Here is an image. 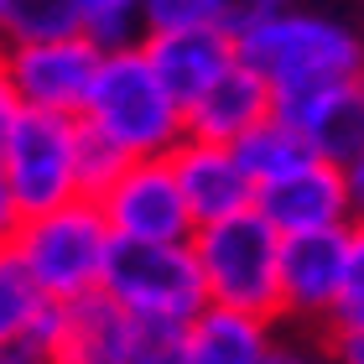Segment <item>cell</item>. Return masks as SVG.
Masks as SVG:
<instances>
[{"instance_id": "1", "label": "cell", "mask_w": 364, "mask_h": 364, "mask_svg": "<svg viewBox=\"0 0 364 364\" xmlns=\"http://www.w3.org/2000/svg\"><path fill=\"white\" fill-rule=\"evenodd\" d=\"M78 125L94 130L99 141H109L125 161H156L188 136L177 99L156 84L141 42L99 58L84 109H78Z\"/></svg>"}, {"instance_id": "6", "label": "cell", "mask_w": 364, "mask_h": 364, "mask_svg": "<svg viewBox=\"0 0 364 364\" xmlns=\"http://www.w3.org/2000/svg\"><path fill=\"white\" fill-rule=\"evenodd\" d=\"M73 141L78 120L68 114L21 109L0 146V188H6L16 219H37L47 208L73 203Z\"/></svg>"}, {"instance_id": "28", "label": "cell", "mask_w": 364, "mask_h": 364, "mask_svg": "<svg viewBox=\"0 0 364 364\" xmlns=\"http://www.w3.org/2000/svg\"><path fill=\"white\" fill-rule=\"evenodd\" d=\"M136 6H151V0H136Z\"/></svg>"}, {"instance_id": "20", "label": "cell", "mask_w": 364, "mask_h": 364, "mask_svg": "<svg viewBox=\"0 0 364 364\" xmlns=\"http://www.w3.org/2000/svg\"><path fill=\"white\" fill-rule=\"evenodd\" d=\"M73 11H78V37L94 42L99 53H120L146 37L136 0H73Z\"/></svg>"}, {"instance_id": "16", "label": "cell", "mask_w": 364, "mask_h": 364, "mask_svg": "<svg viewBox=\"0 0 364 364\" xmlns=\"http://www.w3.org/2000/svg\"><path fill=\"white\" fill-rule=\"evenodd\" d=\"M276 343V328L250 312L229 307H198L182 323V354L177 364H260Z\"/></svg>"}, {"instance_id": "14", "label": "cell", "mask_w": 364, "mask_h": 364, "mask_svg": "<svg viewBox=\"0 0 364 364\" xmlns=\"http://www.w3.org/2000/svg\"><path fill=\"white\" fill-rule=\"evenodd\" d=\"M130 318L105 291H84L73 302H58L53 333L42 343V364H125Z\"/></svg>"}, {"instance_id": "27", "label": "cell", "mask_w": 364, "mask_h": 364, "mask_svg": "<svg viewBox=\"0 0 364 364\" xmlns=\"http://www.w3.org/2000/svg\"><path fill=\"white\" fill-rule=\"evenodd\" d=\"M0 364H37V359L21 354V349H6V354H0Z\"/></svg>"}, {"instance_id": "4", "label": "cell", "mask_w": 364, "mask_h": 364, "mask_svg": "<svg viewBox=\"0 0 364 364\" xmlns=\"http://www.w3.org/2000/svg\"><path fill=\"white\" fill-rule=\"evenodd\" d=\"M193 260L198 281H203V302L229 307V312H250V318H281V291H276V250L281 240L250 213L203 224L193 229Z\"/></svg>"}, {"instance_id": "5", "label": "cell", "mask_w": 364, "mask_h": 364, "mask_svg": "<svg viewBox=\"0 0 364 364\" xmlns=\"http://www.w3.org/2000/svg\"><path fill=\"white\" fill-rule=\"evenodd\" d=\"M99 291L109 296L125 318H161V323H188L203 302L193 245H130L114 240L105 255Z\"/></svg>"}, {"instance_id": "8", "label": "cell", "mask_w": 364, "mask_h": 364, "mask_svg": "<svg viewBox=\"0 0 364 364\" xmlns=\"http://www.w3.org/2000/svg\"><path fill=\"white\" fill-rule=\"evenodd\" d=\"M354 276H364V235L359 224L328 235H296L276 250V291L281 318H328Z\"/></svg>"}, {"instance_id": "10", "label": "cell", "mask_w": 364, "mask_h": 364, "mask_svg": "<svg viewBox=\"0 0 364 364\" xmlns=\"http://www.w3.org/2000/svg\"><path fill=\"white\" fill-rule=\"evenodd\" d=\"M94 208L105 219L109 240H130V245H188L193 240V219L167 172V156L125 161V172L105 188V198Z\"/></svg>"}, {"instance_id": "24", "label": "cell", "mask_w": 364, "mask_h": 364, "mask_svg": "<svg viewBox=\"0 0 364 364\" xmlns=\"http://www.w3.org/2000/svg\"><path fill=\"white\" fill-rule=\"evenodd\" d=\"M260 364H328V354H312L307 343H271Z\"/></svg>"}, {"instance_id": "17", "label": "cell", "mask_w": 364, "mask_h": 364, "mask_svg": "<svg viewBox=\"0 0 364 364\" xmlns=\"http://www.w3.org/2000/svg\"><path fill=\"white\" fill-rule=\"evenodd\" d=\"M229 151H235L240 172L250 177L255 188H260V182L287 177L291 167H302V161H312V151L302 146V136H296V130H287V125L276 120V114H266L260 125H250L235 146H229Z\"/></svg>"}, {"instance_id": "26", "label": "cell", "mask_w": 364, "mask_h": 364, "mask_svg": "<svg viewBox=\"0 0 364 364\" xmlns=\"http://www.w3.org/2000/svg\"><path fill=\"white\" fill-rule=\"evenodd\" d=\"M16 224H21V219H16V208H11V198H6V188H0V250H6V245H11V235H16Z\"/></svg>"}, {"instance_id": "11", "label": "cell", "mask_w": 364, "mask_h": 364, "mask_svg": "<svg viewBox=\"0 0 364 364\" xmlns=\"http://www.w3.org/2000/svg\"><path fill=\"white\" fill-rule=\"evenodd\" d=\"M271 114L302 136L312 156L333 161V167H359V156H364V84L359 78L281 94V99H271Z\"/></svg>"}, {"instance_id": "25", "label": "cell", "mask_w": 364, "mask_h": 364, "mask_svg": "<svg viewBox=\"0 0 364 364\" xmlns=\"http://www.w3.org/2000/svg\"><path fill=\"white\" fill-rule=\"evenodd\" d=\"M16 114H21V105H16V89H11V78H6V68H0V146H6V136H11V125H16Z\"/></svg>"}, {"instance_id": "7", "label": "cell", "mask_w": 364, "mask_h": 364, "mask_svg": "<svg viewBox=\"0 0 364 364\" xmlns=\"http://www.w3.org/2000/svg\"><path fill=\"white\" fill-rule=\"evenodd\" d=\"M359 167H333V161L312 156L287 177L260 182L255 188V219L271 229L276 240L296 235H328V229H349L359 208Z\"/></svg>"}, {"instance_id": "22", "label": "cell", "mask_w": 364, "mask_h": 364, "mask_svg": "<svg viewBox=\"0 0 364 364\" xmlns=\"http://www.w3.org/2000/svg\"><path fill=\"white\" fill-rule=\"evenodd\" d=\"M177 354H182V323H161V318H130L125 364H177Z\"/></svg>"}, {"instance_id": "21", "label": "cell", "mask_w": 364, "mask_h": 364, "mask_svg": "<svg viewBox=\"0 0 364 364\" xmlns=\"http://www.w3.org/2000/svg\"><path fill=\"white\" fill-rule=\"evenodd\" d=\"M120 172H125V156L114 151L109 141H99L94 130L78 125V141H73V193L84 198V203H99L105 188H109Z\"/></svg>"}, {"instance_id": "23", "label": "cell", "mask_w": 364, "mask_h": 364, "mask_svg": "<svg viewBox=\"0 0 364 364\" xmlns=\"http://www.w3.org/2000/svg\"><path fill=\"white\" fill-rule=\"evenodd\" d=\"M198 11H203V26L224 31L229 42H240L250 26L271 21L276 11H287V0H198Z\"/></svg>"}, {"instance_id": "3", "label": "cell", "mask_w": 364, "mask_h": 364, "mask_svg": "<svg viewBox=\"0 0 364 364\" xmlns=\"http://www.w3.org/2000/svg\"><path fill=\"white\" fill-rule=\"evenodd\" d=\"M109 229L99 219V208L73 198L63 208H47L37 219H21L11 235V255L21 260V271L31 276L47 302H73L84 291H99L109 255Z\"/></svg>"}, {"instance_id": "18", "label": "cell", "mask_w": 364, "mask_h": 364, "mask_svg": "<svg viewBox=\"0 0 364 364\" xmlns=\"http://www.w3.org/2000/svg\"><path fill=\"white\" fill-rule=\"evenodd\" d=\"M42 307H47V296L31 287V276L21 271V260H16L11 245H6V250H0V354L26 349Z\"/></svg>"}, {"instance_id": "9", "label": "cell", "mask_w": 364, "mask_h": 364, "mask_svg": "<svg viewBox=\"0 0 364 364\" xmlns=\"http://www.w3.org/2000/svg\"><path fill=\"white\" fill-rule=\"evenodd\" d=\"M99 47L73 37H42V42H11L0 47V68H6L11 89H16V105L21 109H42V114H68L78 120L84 109V94L94 84V68H99Z\"/></svg>"}, {"instance_id": "12", "label": "cell", "mask_w": 364, "mask_h": 364, "mask_svg": "<svg viewBox=\"0 0 364 364\" xmlns=\"http://www.w3.org/2000/svg\"><path fill=\"white\" fill-rule=\"evenodd\" d=\"M167 172L177 182V193H182V208H188L193 229L235 219V213H250V203H255V182L240 172V161H235L229 146L182 136L167 151Z\"/></svg>"}, {"instance_id": "13", "label": "cell", "mask_w": 364, "mask_h": 364, "mask_svg": "<svg viewBox=\"0 0 364 364\" xmlns=\"http://www.w3.org/2000/svg\"><path fill=\"white\" fill-rule=\"evenodd\" d=\"M141 53L151 63L156 84L177 99V109H188L229 63H235V42L213 26H177V31H146Z\"/></svg>"}, {"instance_id": "2", "label": "cell", "mask_w": 364, "mask_h": 364, "mask_svg": "<svg viewBox=\"0 0 364 364\" xmlns=\"http://www.w3.org/2000/svg\"><path fill=\"white\" fill-rule=\"evenodd\" d=\"M235 58L266 84L271 99H281V94H302V89L359 78L364 47L343 21H333V16L276 11L271 21L250 26L235 42Z\"/></svg>"}, {"instance_id": "19", "label": "cell", "mask_w": 364, "mask_h": 364, "mask_svg": "<svg viewBox=\"0 0 364 364\" xmlns=\"http://www.w3.org/2000/svg\"><path fill=\"white\" fill-rule=\"evenodd\" d=\"M73 31H78L73 0H0V47L42 42V37H73Z\"/></svg>"}, {"instance_id": "15", "label": "cell", "mask_w": 364, "mask_h": 364, "mask_svg": "<svg viewBox=\"0 0 364 364\" xmlns=\"http://www.w3.org/2000/svg\"><path fill=\"white\" fill-rule=\"evenodd\" d=\"M271 114V94L266 84L235 58L213 84L182 109V130L193 141H213V146H235L250 125H260Z\"/></svg>"}]
</instances>
